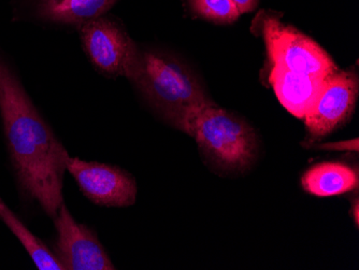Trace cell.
<instances>
[{
	"label": "cell",
	"mask_w": 359,
	"mask_h": 270,
	"mask_svg": "<svg viewBox=\"0 0 359 270\" xmlns=\"http://www.w3.org/2000/svg\"><path fill=\"white\" fill-rule=\"evenodd\" d=\"M0 116L20 187L54 219L64 203L62 184L69 154L1 55Z\"/></svg>",
	"instance_id": "6da1fadb"
},
{
	"label": "cell",
	"mask_w": 359,
	"mask_h": 270,
	"mask_svg": "<svg viewBox=\"0 0 359 270\" xmlns=\"http://www.w3.org/2000/svg\"><path fill=\"white\" fill-rule=\"evenodd\" d=\"M128 80L161 118L187 134L198 111L213 104L193 70L169 54L139 51Z\"/></svg>",
	"instance_id": "7a4b0ae2"
},
{
	"label": "cell",
	"mask_w": 359,
	"mask_h": 270,
	"mask_svg": "<svg viewBox=\"0 0 359 270\" xmlns=\"http://www.w3.org/2000/svg\"><path fill=\"white\" fill-rule=\"evenodd\" d=\"M187 135L195 139L210 165L226 173L248 170L258 156L259 144L253 127L215 102L194 116Z\"/></svg>",
	"instance_id": "3957f363"
},
{
	"label": "cell",
	"mask_w": 359,
	"mask_h": 270,
	"mask_svg": "<svg viewBox=\"0 0 359 270\" xmlns=\"http://www.w3.org/2000/svg\"><path fill=\"white\" fill-rule=\"evenodd\" d=\"M263 35L271 66L323 79L330 78L339 70L327 52L316 42L278 20H265Z\"/></svg>",
	"instance_id": "277c9868"
},
{
	"label": "cell",
	"mask_w": 359,
	"mask_h": 270,
	"mask_svg": "<svg viewBox=\"0 0 359 270\" xmlns=\"http://www.w3.org/2000/svg\"><path fill=\"white\" fill-rule=\"evenodd\" d=\"M80 35L84 51L98 72L113 78L130 76L140 50L118 24L100 17L81 25Z\"/></svg>",
	"instance_id": "5b68a950"
},
{
	"label": "cell",
	"mask_w": 359,
	"mask_h": 270,
	"mask_svg": "<svg viewBox=\"0 0 359 270\" xmlns=\"http://www.w3.org/2000/svg\"><path fill=\"white\" fill-rule=\"evenodd\" d=\"M66 168L78 183L81 192L96 205L122 208L136 203V180L118 167L69 156Z\"/></svg>",
	"instance_id": "8992f818"
},
{
	"label": "cell",
	"mask_w": 359,
	"mask_h": 270,
	"mask_svg": "<svg viewBox=\"0 0 359 270\" xmlns=\"http://www.w3.org/2000/svg\"><path fill=\"white\" fill-rule=\"evenodd\" d=\"M358 86V76L352 70H338L326 79L318 97L304 119L309 134L320 138L342 126L354 112Z\"/></svg>",
	"instance_id": "52a82bcc"
},
{
	"label": "cell",
	"mask_w": 359,
	"mask_h": 270,
	"mask_svg": "<svg viewBox=\"0 0 359 270\" xmlns=\"http://www.w3.org/2000/svg\"><path fill=\"white\" fill-rule=\"evenodd\" d=\"M53 220L57 231L55 257L64 269H116L96 233L78 223L65 203Z\"/></svg>",
	"instance_id": "ba28073f"
},
{
	"label": "cell",
	"mask_w": 359,
	"mask_h": 270,
	"mask_svg": "<svg viewBox=\"0 0 359 270\" xmlns=\"http://www.w3.org/2000/svg\"><path fill=\"white\" fill-rule=\"evenodd\" d=\"M326 79L290 72L272 66L269 81L282 106L299 119H304L316 102Z\"/></svg>",
	"instance_id": "9c48e42d"
},
{
	"label": "cell",
	"mask_w": 359,
	"mask_h": 270,
	"mask_svg": "<svg viewBox=\"0 0 359 270\" xmlns=\"http://www.w3.org/2000/svg\"><path fill=\"white\" fill-rule=\"evenodd\" d=\"M32 3L40 19L80 27L102 17L116 0H32Z\"/></svg>",
	"instance_id": "30bf717a"
},
{
	"label": "cell",
	"mask_w": 359,
	"mask_h": 270,
	"mask_svg": "<svg viewBox=\"0 0 359 270\" xmlns=\"http://www.w3.org/2000/svg\"><path fill=\"white\" fill-rule=\"evenodd\" d=\"M358 173L342 163L314 165L304 173L302 185L306 192L318 197H330L354 191L358 187Z\"/></svg>",
	"instance_id": "8fae6325"
},
{
	"label": "cell",
	"mask_w": 359,
	"mask_h": 270,
	"mask_svg": "<svg viewBox=\"0 0 359 270\" xmlns=\"http://www.w3.org/2000/svg\"><path fill=\"white\" fill-rule=\"evenodd\" d=\"M189 4L199 15L217 23H233L241 15L231 0H189Z\"/></svg>",
	"instance_id": "7c38bea8"
},
{
	"label": "cell",
	"mask_w": 359,
	"mask_h": 270,
	"mask_svg": "<svg viewBox=\"0 0 359 270\" xmlns=\"http://www.w3.org/2000/svg\"><path fill=\"white\" fill-rule=\"evenodd\" d=\"M235 4L240 13H247L253 11L257 6L258 0H231Z\"/></svg>",
	"instance_id": "4fadbf2b"
},
{
	"label": "cell",
	"mask_w": 359,
	"mask_h": 270,
	"mask_svg": "<svg viewBox=\"0 0 359 270\" xmlns=\"http://www.w3.org/2000/svg\"><path fill=\"white\" fill-rule=\"evenodd\" d=\"M357 139H354V140L348 141V142H341V148L340 150H355L358 151V147H353V144H356ZM320 149H327V150H339L338 144H325V146L320 147Z\"/></svg>",
	"instance_id": "5bb4252c"
}]
</instances>
